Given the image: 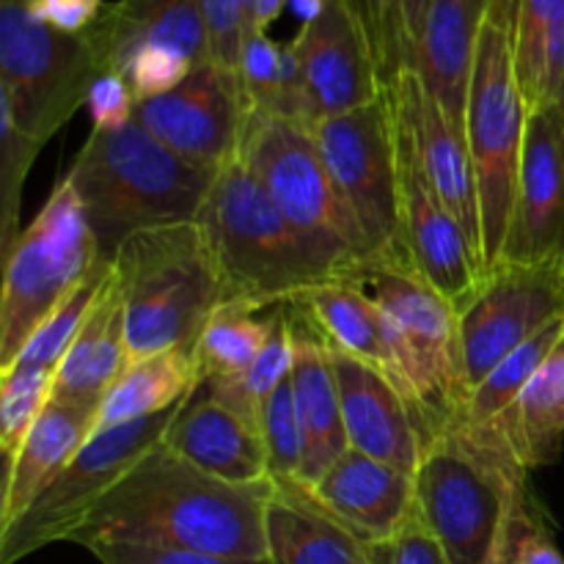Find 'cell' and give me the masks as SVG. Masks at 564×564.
Returning a JSON list of instances; mask_svg holds the SVG:
<instances>
[{"mask_svg":"<svg viewBox=\"0 0 564 564\" xmlns=\"http://www.w3.org/2000/svg\"><path fill=\"white\" fill-rule=\"evenodd\" d=\"M273 482V479H270ZM268 485L207 477L160 444L86 518L69 543H132L268 562Z\"/></svg>","mask_w":564,"mask_h":564,"instance_id":"obj_1","label":"cell"},{"mask_svg":"<svg viewBox=\"0 0 564 564\" xmlns=\"http://www.w3.org/2000/svg\"><path fill=\"white\" fill-rule=\"evenodd\" d=\"M529 474L499 424L455 416L430 441L413 477L416 505L449 564L510 560L518 540L545 521Z\"/></svg>","mask_w":564,"mask_h":564,"instance_id":"obj_2","label":"cell"},{"mask_svg":"<svg viewBox=\"0 0 564 564\" xmlns=\"http://www.w3.org/2000/svg\"><path fill=\"white\" fill-rule=\"evenodd\" d=\"M218 171L182 158L132 121L121 130H91L66 180L102 259L113 264L127 237L198 220Z\"/></svg>","mask_w":564,"mask_h":564,"instance_id":"obj_3","label":"cell"},{"mask_svg":"<svg viewBox=\"0 0 564 564\" xmlns=\"http://www.w3.org/2000/svg\"><path fill=\"white\" fill-rule=\"evenodd\" d=\"M226 281L224 303L253 308L297 303L317 286L345 281L281 215L240 158L218 171L198 213Z\"/></svg>","mask_w":564,"mask_h":564,"instance_id":"obj_4","label":"cell"},{"mask_svg":"<svg viewBox=\"0 0 564 564\" xmlns=\"http://www.w3.org/2000/svg\"><path fill=\"white\" fill-rule=\"evenodd\" d=\"M130 364L169 350H196L204 325L226 301V281L198 220L127 237L116 251Z\"/></svg>","mask_w":564,"mask_h":564,"instance_id":"obj_5","label":"cell"},{"mask_svg":"<svg viewBox=\"0 0 564 564\" xmlns=\"http://www.w3.org/2000/svg\"><path fill=\"white\" fill-rule=\"evenodd\" d=\"M240 160L339 279L367 284L375 270L367 237L325 165L312 124L251 116Z\"/></svg>","mask_w":564,"mask_h":564,"instance_id":"obj_6","label":"cell"},{"mask_svg":"<svg viewBox=\"0 0 564 564\" xmlns=\"http://www.w3.org/2000/svg\"><path fill=\"white\" fill-rule=\"evenodd\" d=\"M527 119L529 108L518 86L507 14L499 0H490L466 110V141L482 209L485 275L499 268L510 231Z\"/></svg>","mask_w":564,"mask_h":564,"instance_id":"obj_7","label":"cell"},{"mask_svg":"<svg viewBox=\"0 0 564 564\" xmlns=\"http://www.w3.org/2000/svg\"><path fill=\"white\" fill-rule=\"evenodd\" d=\"M102 268L110 262L102 259L86 209L64 176L3 259L0 372L20 358L39 325Z\"/></svg>","mask_w":564,"mask_h":564,"instance_id":"obj_8","label":"cell"},{"mask_svg":"<svg viewBox=\"0 0 564 564\" xmlns=\"http://www.w3.org/2000/svg\"><path fill=\"white\" fill-rule=\"evenodd\" d=\"M367 286L386 317L391 378L416 405L430 444L468 397L457 308L416 270H375Z\"/></svg>","mask_w":564,"mask_h":564,"instance_id":"obj_9","label":"cell"},{"mask_svg":"<svg viewBox=\"0 0 564 564\" xmlns=\"http://www.w3.org/2000/svg\"><path fill=\"white\" fill-rule=\"evenodd\" d=\"M105 72L91 36L44 25L25 0H0V110L17 130L47 143Z\"/></svg>","mask_w":564,"mask_h":564,"instance_id":"obj_10","label":"cell"},{"mask_svg":"<svg viewBox=\"0 0 564 564\" xmlns=\"http://www.w3.org/2000/svg\"><path fill=\"white\" fill-rule=\"evenodd\" d=\"M312 132L330 176L367 237L375 270H416L402 229L394 121L386 94L352 113L314 121Z\"/></svg>","mask_w":564,"mask_h":564,"instance_id":"obj_11","label":"cell"},{"mask_svg":"<svg viewBox=\"0 0 564 564\" xmlns=\"http://www.w3.org/2000/svg\"><path fill=\"white\" fill-rule=\"evenodd\" d=\"M182 408L185 402L160 416L94 433L44 494L14 523L0 529V564H14L44 545L75 538L99 501L163 444Z\"/></svg>","mask_w":564,"mask_h":564,"instance_id":"obj_12","label":"cell"},{"mask_svg":"<svg viewBox=\"0 0 564 564\" xmlns=\"http://www.w3.org/2000/svg\"><path fill=\"white\" fill-rule=\"evenodd\" d=\"M556 319H564V262H505L490 270L471 303L457 312L466 391Z\"/></svg>","mask_w":564,"mask_h":564,"instance_id":"obj_13","label":"cell"},{"mask_svg":"<svg viewBox=\"0 0 564 564\" xmlns=\"http://www.w3.org/2000/svg\"><path fill=\"white\" fill-rule=\"evenodd\" d=\"M290 50L306 124L352 113L386 94L372 36L356 0H325L323 14L301 25Z\"/></svg>","mask_w":564,"mask_h":564,"instance_id":"obj_14","label":"cell"},{"mask_svg":"<svg viewBox=\"0 0 564 564\" xmlns=\"http://www.w3.org/2000/svg\"><path fill=\"white\" fill-rule=\"evenodd\" d=\"M251 116L240 72L207 61L193 66L174 91L138 102L132 121L182 158L224 169L240 158Z\"/></svg>","mask_w":564,"mask_h":564,"instance_id":"obj_15","label":"cell"},{"mask_svg":"<svg viewBox=\"0 0 564 564\" xmlns=\"http://www.w3.org/2000/svg\"><path fill=\"white\" fill-rule=\"evenodd\" d=\"M389 108L391 121H394L402 229H405L408 253H411L419 275L460 312L482 286L485 268L468 246L466 231L460 229L455 215L441 204V198L430 187L427 176L419 165V154L405 116L394 108L391 99Z\"/></svg>","mask_w":564,"mask_h":564,"instance_id":"obj_16","label":"cell"},{"mask_svg":"<svg viewBox=\"0 0 564 564\" xmlns=\"http://www.w3.org/2000/svg\"><path fill=\"white\" fill-rule=\"evenodd\" d=\"M564 262V119L556 108L532 110L523 135L516 204L501 262Z\"/></svg>","mask_w":564,"mask_h":564,"instance_id":"obj_17","label":"cell"},{"mask_svg":"<svg viewBox=\"0 0 564 564\" xmlns=\"http://www.w3.org/2000/svg\"><path fill=\"white\" fill-rule=\"evenodd\" d=\"M330 356L339 380L341 419L352 449L416 477L427 449V430L411 397L380 367L358 361L334 347Z\"/></svg>","mask_w":564,"mask_h":564,"instance_id":"obj_18","label":"cell"},{"mask_svg":"<svg viewBox=\"0 0 564 564\" xmlns=\"http://www.w3.org/2000/svg\"><path fill=\"white\" fill-rule=\"evenodd\" d=\"M386 97L405 116L419 154V165H422L430 187L441 198V204L455 215L460 229L466 231L468 246L485 268L482 209H479L477 174H474L466 135H460L446 121L438 105L427 97L416 72L397 75L386 86Z\"/></svg>","mask_w":564,"mask_h":564,"instance_id":"obj_19","label":"cell"},{"mask_svg":"<svg viewBox=\"0 0 564 564\" xmlns=\"http://www.w3.org/2000/svg\"><path fill=\"white\" fill-rule=\"evenodd\" d=\"M295 364H292V389L303 433V466L297 485L314 488L328 468L350 449L345 419H341L339 380L334 356L325 336L308 319L301 306L290 303Z\"/></svg>","mask_w":564,"mask_h":564,"instance_id":"obj_20","label":"cell"},{"mask_svg":"<svg viewBox=\"0 0 564 564\" xmlns=\"http://www.w3.org/2000/svg\"><path fill=\"white\" fill-rule=\"evenodd\" d=\"M308 496L367 545L389 543L416 507V482L389 463L347 449Z\"/></svg>","mask_w":564,"mask_h":564,"instance_id":"obj_21","label":"cell"},{"mask_svg":"<svg viewBox=\"0 0 564 564\" xmlns=\"http://www.w3.org/2000/svg\"><path fill=\"white\" fill-rule=\"evenodd\" d=\"M163 444L207 477L229 485H268V452L259 427L220 400H187L165 433Z\"/></svg>","mask_w":564,"mask_h":564,"instance_id":"obj_22","label":"cell"},{"mask_svg":"<svg viewBox=\"0 0 564 564\" xmlns=\"http://www.w3.org/2000/svg\"><path fill=\"white\" fill-rule=\"evenodd\" d=\"M105 72H124L132 53L147 44L185 55L193 66L209 61L204 0H116L88 31Z\"/></svg>","mask_w":564,"mask_h":564,"instance_id":"obj_23","label":"cell"},{"mask_svg":"<svg viewBox=\"0 0 564 564\" xmlns=\"http://www.w3.org/2000/svg\"><path fill=\"white\" fill-rule=\"evenodd\" d=\"M490 0H435L413 72L452 127L466 135L468 88Z\"/></svg>","mask_w":564,"mask_h":564,"instance_id":"obj_24","label":"cell"},{"mask_svg":"<svg viewBox=\"0 0 564 564\" xmlns=\"http://www.w3.org/2000/svg\"><path fill=\"white\" fill-rule=\"evenodd\" d=\"M268 564H372V549L297 482L273 479L264 505Z\"/></svg>","mask_w":564,"mask_h":564,"instance_id":"obj_25","label":"cell"},{"mask_svg":"<svg viewBox=\"0 0 564 564\" xmlns=\"http://www.w3.org/2000/svg\"><path fill=\"white\" fill-rule=\"evenodd\" d=\"M99 405L53 400L17 455L6 460L3 494H0V529L14 523L50 482L72 463V457L94 435Z\"/></svg>","mask_w":564,"mask_h":564,"instance_id":"obj_26","label":"cell"},{"mask_svg":"<svg viewBox=\"0 0 564 564\" xmlns=\"http://www.w3.org/2000/svg\"><path fill=\"white\" fill-rule=\"evenodd\" d=\"M127 367H130V347H127L124 295H121L119 275L110 268L91 314L55 369L53 400L99 405Z\"/></svg>","mask_w":564,"mask_h":564,"instance_id":"obj_27","label":"cell"},{"mask_svg":"<svg viewBox=\"0 0 564 564\" xmlns=\"http://www.w3.org/2000/svg\"><path fill=\"white\" fill-rule=\"evenodd\" d=\"M202 389L196 350H169L132 361L99 402L94 433L174 411Z\"/></svg>","mask_w":564,"mask_h":564,"instance_id":"obj_28","label":"cell"},{"mask_svg":"<svg viewBox=\"0 0 564 564\" xmlns=\"http://www.w3.org/2000/svg\"><path fill=\"white\" fill-rule=\"evenodd\" d=\"M308 314L334 350L391 375L386 317L364 281H330L295 303Z\"/></svg>","mask_w":564,"mask_h":564,"instance_id":"obj_29","label":"cell"},{"mask_svg":"<svg viewBox=\"0 0 564 564\" xmlns=\"http://www.w3.org/2000/svg\"><path fill=\"white\" fill-rule=\"evenodd\" d=\"M529 113L551 108L564 47V0H499Z\"/></svg>","mask_w":564,"mask_h":564,"instance_id":"obj_30","label":"cell"},{"mask_svg":"<svg viewBox=\"0 0 564 564\" xmlns=\"http://www.w3.org/2000/svg\"><path fill=\"white\" fill-rule=\"evenodd\" d=\"M496 424L505 430L529 471L560 460L564 446V334L516 405Z\"/></svg>","mask_w":564,"mask_h":564,"instance_id":"obj_31","label":"cell"},{"mask_svg":"<svg viewBox=\"0 0 564 564\" xmlns=\"http://www.w3.org/2000/svg\"><path fill=\"white\" fill-rule=\"evenodd\" d=\"M275 308H253L246 303H224L204 325L196 341L202 383L218 378H240L257 361L273 325Z\"/></svg>","mask_w":564,"mask_h":564,"instance_id":"obj_32","label":"cell"},{"mask_svg":"<svg viewBox=\"0 0 564 564\" xmlns=\"http://www.w3.org/2000/svg\"><path fill=\"white\" fill-rule=\"evenodd\" d=\"M292 364H295V339H292L290 303H284V306H275L268 341L259 350L257 361L248 367V372H242L240 378L207 380L202 383V389L240 413L242 419H248L253 427H259L264 402L290 378Z\"/></svg>","mask_w":564,"mask_h":564,"instance_id":"obj_33","label":"cell"},{"mask_svg":"<svg viewBox=\"0 0 564 564\" xmlns=\"http://www.w3.org/2000/svg\"><path fill=\"white\" fill-rule=\"evenodd\" d=\"M564 334V319H556L549 328L540 330L538 336H532L529 341H523L518 350H512L505 361H499L494 367V372L477 386V389L468 391L466 402H463L460 413L457 416L466 419L471 424H496L521 397V391L527 389L529 380L534 378L540 367H543L545 358L551 356L556 345H560Z\"/></svg>","mask_w":564,"mask_h":564,"instance_id":"obj_34","label":"cell"},{"mask_svg":"<svg viewBox=\"0 0 564 564\" xmlns=\"http://www.w3.org/2000/svg\"><path fill=\"white\" fill-rule=\"evenodd\" d=\"M372 36L380 77L389 86L416 66L419 42L435 0H356Z\"/></svg>","mask_w":564,"mask_h":564,"instance_id":"obj_35","label":"cell"},{"mask_svg":"<svg viewBox=\"0 0 564 564\" xmlns=\"http://www.w3.org/2000/svg\"><path fill=\"white\" fill-rule=\"evenodd\" d=\"M113 268V264H110ZM110 268L97 270L91 279L83 281L47 319L36 328V334L28 339V345L22 347L20 358H17L11 367H39V369H58V364L64 361V356L69 352L72 341L80 334L83 323L91 314L94 303H97L99 292H102L105 281H108ZM9 367V369H11Z\"/></svg>","mask_w":564,"mask_h":564,"instance_id":"obj_36","label":"cell"},{"mask_svg":"<svg viewBox=\"0 0 564 564\" xmlns=\"http://www.w3.org/2000/svg\"><path fill=\"white\" fill-rule=\"evenodd\" d=\"M55 369L11 367L0 372V449L6 460L17 455L22 441L53 402Z\"/></svg>","mask_w":564,"mask_h":564,"instance_id":"obj_37","label":"cell"},{"mask_svg":"<svg viewBox=\"0 0 564 564\" xmlns=\"http://www.w3.org/2000/svg\"><path fill=\"white\" fill-rule=\"evenodd\" d=\"M44 143L17 130L11 116L0 110V257H9L20 229L22 185Z\"/></svg>","mask_w":564,"mask_h":564,"instance_id":"obj_38","label":"cell"},{"mask_svg":"<svg viewBox=\"0 0 564 564\" xmlns=\"http://www.w3.org/2000/svg\"><path fill=\"white\" fill-rule=\"evenodd\" d=\"M259 433H262L264 452H268L270 479L297 482L303 466V433L295 408L292 375L264 402L262 416H259Z\"/></svg>","mask_w":564,"mask_h":564,"instance_id":"obj_39","label":"cell"},{"mask_svg":"<svg viewBox=\"0 0 564 564\" xmlns=\"http://www.w3.org/2000/svg\"><path fill=\"white\" fill-rule=\"evenodd\" d=\"M240 80L253 116H279L281 86H284V44H275L262 31L246 36L240 53Z\"/></svg>","mask_w":564,"mask_h":564,"instance_id":"obj_40","label":"cell"},{"mask_svg":"<svg viewBox=\"0 0 564 564\" xmlns=\"http://www.w3.org/2000/svg\"><path fill=\"white\" fill-rule=\"evenodd\" d=\"M191 72H193V64L185 58V55H180L176 50L147 44V47L132 53V58L127 61L124 72H121V77L130 83L138 102H143V99H152V97H160V94L174 91V88L180 86Z\"/></svg>","mask_w":564,"mask_h":564,"instance_id":"obj_41","label":"cell"},{"mask_svg":"<svg viewBox=\"0 0 564 564\" xmlns=\"http://www.w3.org/2000/svg\"><path fill=\"white\" fill-rule=\"evenodd\" d=\"M375 564H449L444 545L424 521L419 505L389 543L369 545Z\"/></svg>","mask_w":564,"mask_h":564,"instance_id":"obj_42","label":"cell"},{"mask_svg":"<svg viewBox=\"0 0 564 564\" xmlns=\"http://www.w3.org/2000/svg\"><path fill=\"white\" fill-rule=\"evenodd\" d=\"M88 113H91L94 130H121L132 124L135 116V94L130 83L119 72H102L88 91Z\"/></svg>","mask_w":564,"mask_h":564,"instance_id":"obj_43","label":"cell"},{"mask_svg":"<svg viewBox=\"0 0 564 564\" xmlns=\"http://www.w3.org/2000/svg\"><path fill=\"white\" fill-rule=\"evenodd\" d=\"M88 551L102 564H268L257 560H229V556L198 554V551L132 543H97L88 545Z\"/></svg>","mask_w":564,"mask_h":564,"instance_id":"obj_44","label":"cell"},{"mask_svg":"<svg viewBox=\"0 0 564 564\" xmlns=\"http://www.w3.org/2000/svg\"><path fill=\"white\" fill-rule=\"evenodd\" d=\"M209 33V61L229 72H240L242 20L237 0H204Z\"/></svg>","mask_w":564,"mask_h":564,"instance_id":"obj_45","label":"cell"},{"mask_svg":"<svg viewBox=\"0 0 564 564\" xmlns=\"http://www.w3.org/2000/svg\"><path fill=\"white\" fill-rule=\"evenodd\" d=\"M28 11L44 25L69 36H83L97 25L105 11V0H25Z\"/></svg>","mask_w":564,"mask_h":564,"instance_id":"obj_46","label":"cell"},{"mask_svg":"<svg viewBox=\"0 0 564 564\" xmlns=\"http://www.w3.org/2000/svg\"><path fill=\"white\" fill-rule=\"evenodd\" d=\"M510 564H564L562 551L556 549L545 521L529 529V532L518 540Z\"/></svg>","mask_w":564,"mask_h":564,"instance_id":"obj_47","label":"cell"},{"mask_svg":"<svg viewBox=\"0 0 564 564\" xmlns=\"http://www.w3.org/2000/svg\"><path fill=\"white\" fill-rule=\"evenodd\" d=\"M284 6L286 0H257V3H253V33L268 31V28L279 20Z\"/></svg>","mask_w":564,"mask_h":564,"instance_id":"obj_48","label":"cell"},{"mask_svg":"<svg viewBox=\"0 0 564 564\" xmlns=\"http://www.w3.org/2000/svg\"><path fill=\"white\" fill-rule=\"evenodd\" d=\"M286 3H290V9L295 11V17L303 22V25L317 20L325 9V0H286Z\"/></svg>","mask_w":564,"mask_h":564,"instance_id":"obj_49","label":"cell"},{"mask_svg":"<svg viewBox=\"0 0 564 564\" xmlns=\"http://www.w3.org/2000/svg\"><path fill=\"white\" fill-rule=\"evenodd\" d=\"M253 3H257V0H237L242 20V36H251L253 33ZM242 42H246V39H242Z\"/></svg>","mask_w":564,"mask_h":564,"instance_id":"obj_50","label":"cell"},{"mask_svg":"<svg viewBox=\"0 0 564 564\" xmlns=\"http://www.w3.org/2000/svg\"><path fill=\"white\" fill-rule=\"evenodd\" d=\"M551 108H556V113L564 119V47H562V58H560V75H556V88H554V102Z\"/></svg>","mask_w":564,"mask_h":564,"instance_id":"obj_51","label":"cell"},{"mask_svg":"<svg viewBox=\"0 0 564 564\" xmlns=\"http://www.w3.org/2000/svg\"><path fill=\"white\" fill-rule=\"evenodd\" d=\"M372 564H375V562H372Z\"/></svg>","mask_w":564,"mask_h":564,"instance_id":"obj_52","label":"cell"}]
</instances>
